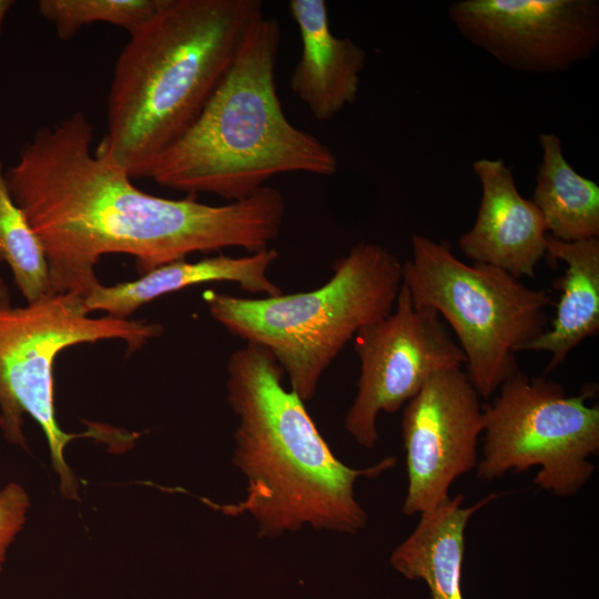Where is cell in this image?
<instances>
[{
    "mask_svg": "<svg viewBox=\"0 0 599 599\" xmlns=\"http://www.w3.org/2000/svg\"><path fill=\"white\" fill-rule=\"evenodd\" d=\"M0 262L9 266L13 282L27 303L48 294L49 271L44 248L10 194L1 158Z\"/></svg>",
    "mask_w": 599,
    "mask_h": 599,
    "instance_id": "obj_18",
    "label": "cell"
},
{
    "mask_svg": "<svg viewBox=\"0 0 599 599\" xmlns=\"http://www.w3.org/2000/svg\"><path fill=\"white\" fill-rule=\"evenodd\" d=\"M473 170L481 199L473 227L458 246L473 263L498 267L514 277H534L547 253L545 221L531 200L525 199L511 169L500 159H480Z\"/></svg>",
    "mask_w": 599,
    "mask_h": 599,
    "instance_id": "obj_12",
    "label": "cell"
},
{
    "mask_svg": "<svg viewBox=\"0 0 599 599\" xmlns=\"http://www.w3.org/2000/svg\"><path fill=\"white\" fill-rule=\"evenodd\" d=\"M160 0H40V14L51 22L61 40H69L83 26L105 22L136 30L155 11Z\"/></svg>",
    "mask_w": 599,
    "mask_h": 599,
    "instance_id": "obj_19",
    "label": "cell"
},
{
    "mask_svg": "<svg viewBox=\"0 0 599 599\" xmlns=\"http://www.w3.org/2000/svg\"><path fill=\"white\" fill-rule=\"evenodd\" d=\"M277 258L278 252L268 247L238 257L221 254L195 262L176 261L134 281L112 286L100 284L83 298V303L89 313L102 311L108 316L126 319L153 300L204 283L232 282L251 294L275 296L283 291L268 277L267 272Z\"/></svg>",
    "mask_w": 599,
    "mask_h": 599,
    "instance_id": "obj_14",
    "label": "cell"
},
{
    "mask_svg": "<svg viewBox=\"0 0 599 599\" xmlns=\"http://www.w3.org/2000/svg\"><path fill=\"white\" fill-rule=\"evenodd\" d=\"M448 17L469 42L521 72L567 70L599 43L597 0H459Z\"/></svg>",
    "mask_w": 599,
    "mask_h": 599,
    "instance_id": "obj_10",
    "label": "cell"
},
{
    "mask_svg": "<svg viewBox=\"0 0 599 599\" xmlns=\"http://www.w3.org/2000/svg\"><path fill=\"white\" fill-rule=\"evenodd\" d=\"M281 40L276 19L263 14L251 24L196 120L148 177L192 196L207 193L235 202L280 174H336L334 152L283 110L275 81Z\"/></svg>",
    "mask_w": 599,
    "mask_h": 599,
    "instance_id": "obj_4",
    "label": "cell"
},
{
    "mask_svg": "<svg viewBox=\"0 0 599 599\" xmlns=\"http://www.w3.org/2000/svg\"><path fill=\"white\" fill-rule=\"evenodd\" d=\"M546 255L566 264L556 281L561 295L550 327L522 352L549 353V373L599 331V238L564 242L548 236Z\"/></svg>",
    "mask_w": 599,
    "mask_h": 599,
    "instance_id": "obj_16",
    "label": "cell"
},
{
    "mask_svg": "<svg viewBox=\"0 0 599 599\" xmlns=\"http://www.w3.org/2000/svg\"><path fill=\"white\" fill-rule=\"evenodd\" d=\"M332 268V277L308 292L258 298L206 292L203 297L227 332L272 354L304 403L357 332L393 311L403 285V263L375 243L354 245Z\"/></svg>",
    "mask_w": 599,
    "mask_h": 599,
    "instance_id": "obj_5",
    "label": "cell"
},
{
    "mask_svg": "<svg viewBox=\"0 0 599 599\" xmlns=\"http://www.w3.org/2000/svg\"><path fill=\"white\" fill-rule=\"evenodd\" d=\"M586 387L568 396L562 386L518 370L483 407L484 445L477 477L502 478L507 473L538 467L532 480L559 497L579 493L596 471L589 460L599 451V406Z\"/></svg>",
    "mask_w": 599,
    "mask_h": 599,
    "instance_id": "obj_8",
    "label": "cell"
},
{
    "mask_svg": "<svg viewBox=\"0 0 599 599\" xmlns=\"http://www.w3.org/2000/svg\"><path fill=\"white\" fill-rule=\"evenodd\" d=\"M272 354L246 343L226 362V398L237 417L232 461L246 478L245 499L227 507L247 512L260 537L274 538L305 526L355 535L367 524L355 484L396 464L394 456L351 468L331 450L304 402L283 384Z\"/></svg>",
    "mask_w": 599,
    "mask_h": 599,
    "instance_id": "obj_2",
    "label": "cell"
},
{
    "mask_svg": "<svg viewBox=\"0 0 599 599\" xmlns=\"http://www.w3.org/2000/svg\"><path fill=\"white\" fill-rule=\"evenodd\" d=\"M353 342L359 377L344 426L365 448L378 441L379 414L397 412L432 376L466 363L438 312L415 305L404 283L393 311L361 328Z\"/></svg>",
    "mask_w": 599,
    "mask_h": 599,
    "instance_id": "obj_9",
    "label": "cell"
},
{
    "mask_svg": "<svg viewBox=\"0 0 599 599\" xmlns=\"http://www.w3.org/2000/svg\"><path fill=\"white\" fill-rule=\"evenodd\" d=\"M483 430L480 397L461 367L435 374L404 405V515L427 514L450 498L453 483L477 467Z\"/></svg>",
    "mask_w": 599,
    "mask_h": 599,
    "instance_id": "obj_11",
    "label": "cell"
},
{
    "mask_svg": "<svg viewBox=\"0 0 599 599\" xmlns=\"http://www.w3.org/2000/svg\"><path fill=\"white\" fill-rule=\"evenodd\" d=\"M290 14L302 41L290 88L319 122L355 102L366 52L351 38L333 34L324 0H291Z\"/></svg>",
    "mask_w": 599,
    "mask_h": 599,
    "instance_id": "obj_13",
    "label": "cell"
},
{
    "mask_svg": "<svg viewBox=\"0 0 599 599\" xmlns=\"http://www.w3.org/2000/svg\"><path fill=\"white\" fill-rule=\"evenodd\" d=\"M539 144L541 160L531 201L548 236L564 242L599 238V185L573 170L555 133H541Z\"/></svg>",
    "mask_w": 599,
    "mask_h": 599,
    "instance_id": "obj_17",
    "label": "cell"
},
{
    "mask_svg": "<svg viewBox=\"0 0 599 599\" xmlns=\"http://www.w3.org/2000/svg\"><path fill=\"white\" fill-rule=\"evenodd\" d=\"M258 0H160L130 33L108 94V131L94 150L131 179L196 120L230 69Z\"/></svg>",
    "mask_w": 599,
    "mask_h": 599,
    "instance_id": "obj_3",
    "label": "cell"
},
{
    "mask_svg": "<svg viewBox=\"0 0 599 599\" xmlns=\"http://www.w3.org/2000/svg\"><path fill=\"white\" fill-rule=\"evenodd\" d=\"M93 128L82 111L41 126L4 171L10 194L40 240L48 262V294L85 298L101 283L95 266L106 254L134 257L141 275L195 252L270 247L282 230L285 200L266 185L224 205L195 196L143 192L129 174L92 151Z\"/></svg>",
    "mask_w": 599,
    "mask_h": 599,
    "instance_id": "obj_1",
    "label": "cell"
},
{
    "mask_svg": "<svg viewBox=\"0 0 599 599\" xmlns=\"http://www.w3.org/2000/svg\"><path fill=\"white\" fill-rule=\"evenodd\" d=\"M83 297L73 293L44 295L24 306L12 305L0 277V428L6 439L26 447L24 415L41 427L60 491L78 499L79 481L64 458L68 444L82 436L61 429L54 412L53 364L65 348L104 339L123 341L133 353L160 336V324L111 316L91 317Z\"/></svg>",
    "mask_w": 599,
    "mask_h": 599,
    "instance_id": "obj_7",
    "label": "cell"
},
{
    "mask_svg": "<svg viewBox=\"0 0 599 599\" xmlns=\"http://www.w3.org/2000/svg\"><path fill=\"white\" fill-rule=\"evenodd\" d=\"M13 4H14V1L12 0H0V34L2 32L4 18Z\"/></svg>",
    "mask_w": 599,
    "mask_h": 599,
    "instance_id": "obj_21",
    "label": "cell"
},
{
    "mask_svg": "<svg viewBox=\"0 0 599 599\" xmlns=\"http://www.w3.org/2000/svg\"><path fill=\"white\" fill-rule=\"evenodd\" d=\"M412 253L403 283L414 304L436 309L449 324L470 384L480 398L491 397L519 370L516 354L548 328L551 294L498 267L464 263L447 241L415 234Z\"/></svg>",
    "mask_w": 599,
    "mask_h": 599,
    "instance_id": "obj_6",
    "label": "cell"
},
{
    "mask_svg": "<svg viewBox=\"0 0 599 599\" xmlns=\"http://www.w3.org/2000/svg\"><path fill=\"white\" fill-rule=\"evenodd\" d=\"M30 507L27 490L17 483L0 489V573L10 545L22 530Z\"/></svg>",
    "mask_w": 599,
    "mask_h": 599,
    "instance_id": "obj_20",
    "label": "cell"
},
{
    "mask_svg": "<svg viewBox=\"0 0 599 599\" xmlns=\"http://www.w3.org/2000/svg\"><path fill=\"white\" fill-rule=\"evenodd\" d=\"M504 494H489L465 507L457 494L436 509L420 515L413 532L392 552V567L410 580H422L428 599H464L461 589L465 532L478 510Z\"/></svg>",
    "mask_w": 599,
    "mask_h": 599,
    "instance_id": "obj_15",
    "label": "cell"
}]
</instances>
